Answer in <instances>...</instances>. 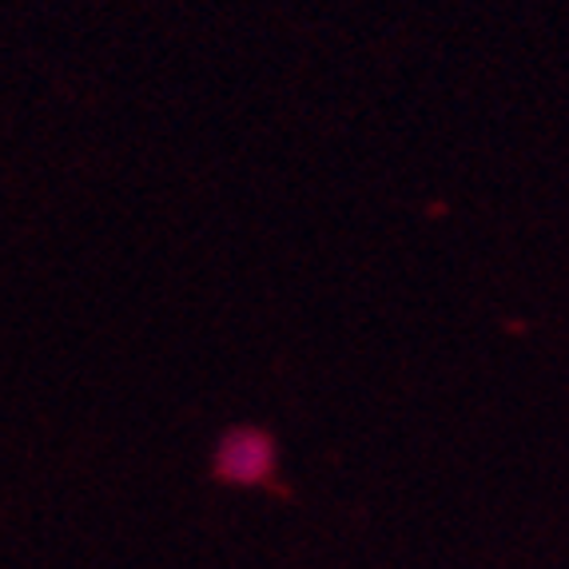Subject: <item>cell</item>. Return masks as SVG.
I'll return each instance as SVG.
<instances>
[{
	"mask_svg": "<svg viewBox=\"0 0 569 569\" xmlns=\"http://www.w3.org/2000/svg\"><path fill=\"white\" fill-rule=\"evenodd\" d=\"M267 442L263 438H236L223 450V478H263Z\"/></svg>",
	"mask_w": 569,
	"mask_h": 569,
	"instance_id": "obj_1",
	"label": "cell"
}]
</instances>
